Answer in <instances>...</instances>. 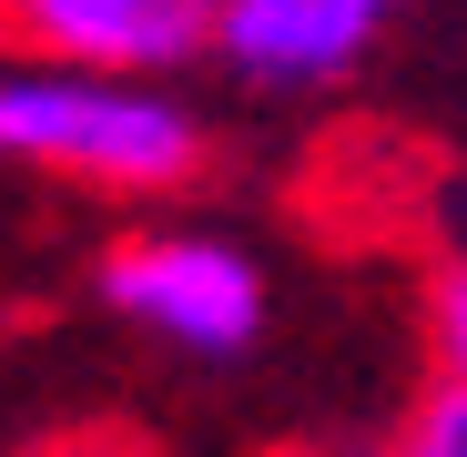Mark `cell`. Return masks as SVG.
<instances>
[{
    "label": "cell",
    "instance_id": "1",
    "mask_svg": "<svg viewBox=\"0 0 467 457\" xmlns=\"http://www.w3.org/2000/svg\"><path fill=\"white\" fill-rule=\"evenodd\" d=\"M0 163H31L102 193H173L203 173V122L163 71H102V61H0Z\"/></svg>",
    "mask_w": 467,
    "mask_h": 457
},
{
    "label": "cell",
    "instance_id": "2",
    "mask_svg": "<svg viewBox=\"0 0 467 457\" xmlns=\"http://www.w3.org/2000/svg\"><path fill=\"white\" fill-rule=\"evenodd\" d=\"M102 305L122 326L163 336L173 356H193V366L254 356L265 316H275L265 265L234 234H132V244H112L102 254Z\"/></svg>",
    "mask_w": 467,
    "mask_h": 457
},
{
    "label": "cell",
    "instance_id": "3",
    "mask_svg": "<svg viewBox=\"0 0 467 457\" xmlns=\"http://www.w3.org/2000/svg\"><path fill=\"white\" fill-rule=\"evenodd\" d=\"M397 11L407 0H223L213 61L244 71L254 92H316V82H346Z\"/></svg>",
    "mask_w": 467,
    "mask_h": 457
},
{
    "label": "cell",
    "instance_id": "4",
    "mask_svg": "<svg viewBox=\"0 0 467 457\" xmlns=\"http://www.w3.org/2000/svg\"><path fill=\"white\" fill-rule=\"evenodd\" d=\"M213 11L223 0H0L11 31L102 71H183L193 51H213Z\"/></svg>",
    "mask_w": 467,
    "mask_h": 457
},
{
    "label": "cell",
    "instance_id": "5",
    "mask_svg": "<svg viewBox=\"0 0 467 457\" xmlns=\"http://www.w3.org/2000/svg\"><path fill=\"white\" fill-rule=\"evenodd\" d=\"M397 457H467V376H437L427 387V407L407 417Z\"/></svg>",
    "mask_w": 467,
    "mask_h": 457
},
{
    "label": "cell",
    "instance_id": "6",
    "mask_svg": "<svg viewBox=\"0 0 467 457\" xmlns=\"http://www.w3.org/2000/svg\"><path fill=\"white\" fill-rule=\"evenodd\" d=\"M437 356H447V376H467V265L437 275Z\"/></svg>",
    "mask_w": 467,
    "mask_h": 457
},
{
    "label": "cell",
    "instance_id": "7",
    "mask_svg": "<svg viewBox=\"0 0 467 457\" xmlns=\"http://www.w3.org/2000/svg\"><path fill=\"white\" fill-rule=\"evenodd\" d=\"M457 265H467V254H457Z\"/></svg>",
    "mask_w": 467,
    "mask_h": 457
}]
</instances>
